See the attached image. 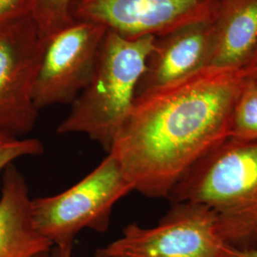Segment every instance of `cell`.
<instances>
[{"instance_id": "obj_3", "label": "cell", "mask_w": 257, "mask_h": 257, "mask_svg": "<svg viewBox=\"0 0 257 257\" xmlns=\"http://www.w3.org/2000/svg\"><path fill=\"white\" fill-rule=\"evenodd\" d=\"M156 37L130 39L107 31L92 76L57 127L59 135L81 134L109 154L136 100Z\"/></svg>"}, {"instance_id": "obj_19", "label": "cell", "mask_w": 257, "mask_h": 257, "mask_svg": "<svg viewBox=\"0 0 257 257\" xmlns=\"http://www.w3.org/2000/svg\"><path fill=\"white\" fill-rule=\"evenodd\" d=\"M34 257H52V250H50V251H45V252H41V253L37 254L36 256Z\"/></svg>"}, {"instance_id": "obj_8", "label": "cell", "mask_w": 257, "mask_h": 257, "mask_svg": "<svg viewBox=\"0 0 257 257\" xmlns=\"http://www.w3.org/2000/svg\"><path fill=\"white\" fill-rule=\"evenodd\" d=\"M107 31L96 23L74 22L47 40L35 89L38 110L74 101L91 79Z\"/></svg>"}, {"instance_id": "obj_18", "label": "cell", "mask_w": 257, "mask_h": 257, "mask_svg": "<svg viewBox=\"0 0 257 257\" xmlns=\"http://www.w3.org/2000/svg\"><path fill=\"white\" fill-rule=\"evenodd\" d=\"M246 66L257 72V47L254 53L251 55L250 59L248 60V62L246 64Z\"/></svg>"}, {"instance_id": "obj_5", "label": "cell", "mask_w": 257, "mask_h": 257, "mask_svg": "<svg viewBox=\"0 0 257 257\" xmlns=\"http://www.w3.org/2000/svg\"><path fill=\"white\" fill-rule=\"evenodd\" d=\"M222 243L214 211L198 203H171L156 226L128 224L94 257H217Z\"/></svg>"}, {"instance_id": "obj_13", "label": "cell", "mask_w": 257, "mask_h": 257, "mask_svg": "<svg viewBox=\"0 0 257 257\" xmlns=\"http://www.w3.org/2000/svg\"><path fill=\"white\" fill-rule=\"evenodd\" d=\"M72 0H35L32 17L43 41L73 24L70 5Z\"/></svg>"}, {"instance_id": "obj_1", "label": "cell", "mask_w": 257, "mask_h": 257, "mask_svg": "<svg viewBox=\"0 0 257 257\" xmlns=\"http://www.w3.org/2000/svg\"><path fill=\"white\" fill-rule=\"evenodd\" d=\"M255 78L247 66H208L138 96L109 153L134 192L168 199L196 162L230 138L235 104Z\"/></svg>"}, {"instance_id": "obj_10", "label": "cell", "mask_w": 257, "mask_h": 257, "mask_svg": "<svg viewBox=\"0 0 257 257\" xmlns=\"http://www.w3.org/2000/svg\"><path fill=\"white\" fill-rule=\"evenodd\" d=\"M53 247L36 227L25 176L11 164L3 171L0 193V257H34Z\"/></svg>"}, {"instance_id": "obj_2", "label": "cell", "mask_w": 257, "mask_h": 257, "mask_svg": "<svg viewBox=\"0 0 257 257\" xmlns=\"http://www.w3.org/2000/svg\"><path fill=\"white\" fill-rule=\"evenodd\" d=\"M168 200L204 205L217 216L224 243L257 244V141L227 138L176 183Z\"/></svg>"}, {"instance_id": "obj_7", "label": "cell", "mask_w": 257, "mask_h": 257, "mask_svg": "<svg viewBox=\"0 0 257 257\" xmlns=\"http://www.w3.org/2000/svg\"><path fill=\"white\" fill-rule=\"evenodd\" d=\"M223 0H72L74 22L102 25L121 37H158L215 19Z\"/></svg>"}, {"instance_id": "obj_9", "label": "cell", "mask_w": 257, "mask_h": 257, "mask_svg": "<svg viewBox=\"0 0 257 257\" xmlns=\"http://www.w3.org/2000/svg\"><path fill=\"white\" fill-rule=\"evenodd\" d=\"M214 19L178 28L156 37L136 98L211 66L214 48Z\"/></svg>"}, {"instance_id": "obj_16", "label": "cell", "mask_w": 257, "mask_h": 257, "mask_svg": "<svg viewBox=\"0 0 257 257\" xmlns=\"http://www.w3.org/2000/svg\"><path fill=\"white\" fill-rule=\"evenodd\" d=\"M217 257H257V244L250 248H240L222 243Z\"/></svg>"}, {"instance_id": "obj_17", "label": "cell", "mask_w": 257, "mask_h": 257, "mask_svg": "<svg viewBox=\"0 0 257 257\" xmlns=\"http://www.w3.org/2000/svg\"><path fill=\"white\" fill-rule=\"evenodd\" d=\"M73 249L74 245L54 246L52 248V257H74Z\"/></svg>"}, {"instance_id": "obj_6", "label": "cell", "mask_w": 257, "mask_h": 257, "mask_svg": "<svg viewBox=\"0 0 257 257\" xmlns=\"http://www.w3.org/2000/svg\"><path fill=\"white\" fill-rule=\"evenodd\" d=\"M44 49L32 15L0 27L1 135L26 138L35 128V89Z\"/></svg>"}, {"instance_id": "obj_20", "label": "cell", "mask_w": 257, "mask_h": 257, "mask_svg": "<svg viewBox=\"0 0 257 257\" xmlns=\"http://www.w3.org/2000/svg\"><path fill=\"white\" fill-rule=\"evenodd\" d=\"M256 82H257V78H256Z\"/></svg>"}, {"instance_id": "obj_4", "label": "cell", "mask_w": 257, "mask_h": 257, "mask_svg": "<svg viewBox=\"0 0 257 257\" xmlns=\"http://www.w3.org/2000/svg\"><path fill=\"white\" fill-rule=\"evenodd\" d=\"M134 189L111 154L79 182L62 193L32 198L38 231L54 246L74 245L83 230L105 232L115 204Z\"/></svg>"}, {"instance_id": "obj_11", "label": "cell", "mask_w": 257, "mask_h": 257, "mask_svg": "<svg viewBox=\"0 0 257 257\" xmlns=\"http://www.w3.org/2000/svg\"><path fill=\"white\" fill-rule=\"evenodd\" d=\"M211 66L244 67L257 47V0H223Z\"/></svg>"}, {"instance_id": "obj_15", "label": "cell", "mask_w": 257, "mask_h": 257, "mask_svg": "<svg viewBox=\"0 0 257 257\" xmlns=\"http://www.w3.org/2000/svg\"><path fill=\"white\" fill-rule=\"evenodd\" d=\"M35 0H0V27L32 15Z\"/></svg>"}, {"instance_id": "obj_12", "label": "cell", "mask_w": 257, "mask_h": 257, "mask_svg": "<svg viewBox=\"0 0 257 257\" xmlns=\"http://www.w3.org/2000/svg\"><path fill=\"white\" fill-rule=\"evenodd\" d=\"M230 138L238 141H257L256 78L248 83L235 104Z\"/></svg>"}, {"instance_id": "obj_14", "label": "cell", "mask_w": 257, "mask_h": 257, "mask_svg": "<svg viewBox=\"0 0 257 257\" xmlns=\"http://www.w3.org/2000/svg\"><path fill=\"white\" fill-rule=\"evenodd\" d=\"M44 146L37 138H19L0 134V174L18 159L41 156Z\"/></svg>"}]
</instances>
